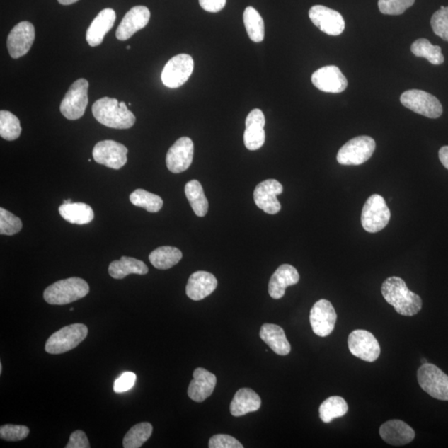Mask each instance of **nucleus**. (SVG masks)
I'll list each match as a JSON object with an SVG mask.
<instances>
[{
	"mask_svg": "<svg viewBox=\"0 0 448 448\" xmlns=\"http://www.w3.org/2000/svg\"><path fill=\"white\" fill-rule=\"evenodd\" d=\"M309 17L320 30L331 36H338L344 32L345 23L339 12L323 6H315L309 11Z\"/></svg>",
	"mask_w": 448,
	"mask_h": 448,
	"instance_id": "15",
	"label": "nucleus"
},
{
	"mask_svg": "<svg viewBox=\"0 0 448 448\" xmlns=\"http://www.w3.org/2000/svg\"><path fill=\"white\" fill-rule=\"evenodd\" d=\"M93 117L104 126L114 129H129L136 123V117L124 102L108 96L100 98L93 105Z\"/></svg>",
	"mask_w": 448,
	"mask_h": 448,
	"instance_id": "2",
	"label": "nucleus"
},
{
	"mask_svg": "<svg viewBox=\"0 0 448 448\" xmlns=\"http://www.w3.org/2000/svg\"><path fill=\"white\" fill-rule=\"evenodd\" d=\"M88 329L84 324L67 326L52 334L45 344L46 352L59 355L74 350L88 336Z\"/></svg>",
	"mask_w": 448,
	"mask_h": 448,
	"instance_id": "4",
	"label": "nucleus"
},
{
	"mask_svg": "<svg viewBox=\"0 0 448 448\" xmlns=\"http://www.w3.org/2000/svg\"><path fill=\"white\" fill-rule=\"evenodd\" d=\"M88 80L80 79L70 86L60 105L61 113L67 120H75L84 117L88 105Z\"/></svg>",
	"mask_w": 448,
	"mask_h": 448,
	"instance_id": "7",
	"label": "nucleus"
},
{
	"mask_svg": "<svg viewBox=\"0 0 448 448\" xmlns=\"http://www.w3.org/2000/svg\"><path fill=\"white\" fill-rule=\"evenodd\" d=\"M438 156H440V160L442 166L448 170V146L442 147Z\"/></svg>",
	"mask_w": 448,
	"mask_h": 448,
	"instance_id": "46",
	"label": "nucleus"
},
{
	"mask_svg": "<svg viewBox=\"0 0 448 448\" xmlns=\"http://www.w3.org/2000/svg\"><path fill=\"white\" fill-rule=\"evenodd\" d=\"M404 107L428 118L436 119L442 114V105L435 96L421 90L404 91L401 98Z\"/></svg>",
	"mask_w": 448,
	"mask_h": 448,
	"instance_id": "9",
	"label": "nucleus"
},
{
	"mask_svg": "<svg viewBox=\"0 0 448 448\" xmlns=\"http://www.w3.org/2000/svg\"><path fill=\"white\" fill-rule=\"evenodd\" d=\"M418 381L423 390L438 401H448V375L432 364H422Z\"/></svg>",
	"mask_w": 448,
	"mask_h": 448,
	"instance_id": "8",
	"label": "nucleus"
},
{
	"mask_svg": "<svg viewBox=\"0 0 448 448\" xmlns=\"http://www.w3.org/2000/svg\"><path fill=\"white\" fill-rule=\"evenodd\" d=\"M348 409V404L343 398L332 396L321 403L319 408L320 418L322 422L329 423L335 418L345 416Z\"/></svg>",
	"mask_w": 448,
	"mask_h": 448,
	"instance_id": "33",
	"label": "nucleus"
},
{
	"mask_svg": "<svg viewBox=\"0 0 448 448\" xmlns=\"http://www.w3.org/2000/svg\"><path fill=\"white\" fill-rule=\"evenodd\" d=\"M227 0H199L200 6L204 11L210 13H218L226 6Z\"/></svg>",
	"mask_w": 448,
	"mask_h": 448,
	"instance_id": "45",
	"label": "nucleus"
},
{
	"mask_svg": "<svg viewBox=\"0 0 448 448\" xmlns=\"http://www.w3.org/2000/svg\"><path fill=\"white\" fill-rule=\"evenodd\" d=\"M115 19L117 14L113 8H105L96 16L86 35L91 47L99 46L103 42L105 35L113 28Z\"/></svg>",
	"mask_w": 448,
	"mask_h": 448,
	"instance_id": "25",
	"label": "nucleus"
},
{
	"mask_svg": "<svg viewBox=\"0 0 448 448\" xmlns=\"http://www.w3.org/2000/svg\"><path fill=\"white\" fill-rule=\"evenodd\" d=\"M192 381L188 389V395L197 403H202L213 394L217 384L214 374L204 368H197L193 374Z\"/></svg>",
	"mask_w": 448,
	"mask_h": 448,
	"instance_id": "21",
	"label": "nucleus"
},
{
	"mask_svg": "<svg viewBox=\"0 0 448 448\" xmlns=\"http://www.w3.org/2000/svg\"><path fill=\"white\" fill-rule=\"evenodd\" d=\"M137 381V374L133 372H125L115 380L114 383V391L115 393H124L131 389Z\"/></svg>",
	"mask_w": 448,
	"mask_h": 448,
	"instance_id": "43",
	"label": "nucleus"
},
{
	"mask_svg": "<svg viewBox=\"0 0 448 448\" xmlns=\"http://www.w3.org/2000/svg\"><path fill=\"white\" fill-rule=\"evenodd\" d=\"M66 448H89L90 443L86 433L81 430H76L71 433L69 442Z\"/></svg>",
	"mask_w": 448,
	"mask_h": 448,
	"instance_id": "44",
	"label": "nucleus"
},
{
	"mask_svg": "<svg viewBox=\"0 0 448 448\" xmlns=\"http://www.w3.org/2000/svg\"><path fill=\"white\" fill-rule=\"evenodd\" d=\"M350 353L360 360L374 362L379 357L380 346L374 335L367 331L355 330L349 335Z\"/></svg>",
	"mask_w": 448,
	"mask_h": 448,
	"instance_id": "12",
	"label": "nucleus"
},
{
	"mask_svg": "<svg viewBox=\"0 0 448 448\" xmlns=\"http://www.w3.org/2000/svg\"><path fill=\"white\" fill-rule=\"evenodd\" d=\"M22 127L16 115L8 110L0 112V136L6 141H14L21 137Z\"/></svg>",
	"mask_w": 448,
	"mask_h": 448,
	"instance_id": "37",
	"label": "nucleus"
},
{
	"mask_svg": "<svg viewBox=\"0 0 448 448\" xmlns=\"http://www.w3.org/2000/svg\"><path fill=\"white\" fill-rule=\"evenodd\" d=\"M311 81L316 88L329 93L344 91L348 81L338 67L326 66L318 69L311 76Z\"/></svg>",
	"mask_w": 448,
	"mask_h": 448,
	"instance_id": "18",
	"label": "nucleus"
},
{
	"mask_svg": "<svg viewBox=\"0 0 448 448\" xmlns=\"http://www.w3.org/2000/svg\"><path fill=\"white\" fill-rule=\"evenodd\" d=\"M379 435L390 445L403 446L411 442L415 432L406 423L398 419L384 423L379 428Z\"/></svg>",
	"mask_w": 448,
	"mask_h": 448,
	"instance_id": "22",
	"label": "nucleus"
},
{
	"mask_svg": "<svg viewBox=\"0 0 448 448\" xmlns=\"http://www.w3.org/2000/svg\"><path fill=\"white\" fill-rule=\"evenodd\" d=\"M282 192L283 187L277 180H267L260 183L253 194L255 204L265 213L277 214L282 208L277 196L282 194Z\"/></svg>",
	"mask_w": 448,
	"mask_h": 448,
	"instance_id": "16",
	"label": "nucleus"
},
{
	"mask_svg": "<svg viewBox=\"0 0 448 448\" xmlns=\"http://www.w3.org/2000/svg\"><path fill=\"white\" fill-rule=\"evenodd\" d=\"M431 26L436 35L448 42V7L441 6L433 13Z\"/></svg>",
	"mask_w": 448,
	"mask_h": 448,
	"instance_id": "40",
	"label": "nucleus"
},
{
	"mask_svg": "<svg viewBox=\"0 0 448 448\" xmlns=\"http://www.w3.org/2000/svg\"><path fill=\"white\" fill-rule=\"evenodd\" d=\"M421 363H422V364H427V360H425V359H423V360H421Z\"/></svg>",
	"mask_w": 448,
	"mask_h": 448,
	"instance_id": "49",
	"label": "nucleus"
},
{
	"mask_svg": "<svg viewBox=\"0 0 448 448\" xmlns=\"http://www.w3.org/2000/svg\"><path fill=\"white\" fill-rule=\"evenodd\" d=\"M59 214L69 223L84 225L91 223L94 219V212L88 205L84 203L62 204Z\"/></svg>",
	"mask_w": 448,
	"mask_h": 448,
	"instance_id": "29",
	"label": "nucleus"
},
{
	"mask_svg": "<svg viewBox=\"0 0 448 448\" xmlns=\"http://www.w3.org/2000/svg\"><path fill=\"white\" fill-rule=\"evenodd\" d=\"M90 287L84 279L70 277L52 284L43 292L48 304L62 306L70 304L88 295Z\"/></svg>",
	"mask_w": 448,
	"mask_h": 448,
	"instance_id": "3",
	"label": "nucleus"
},
{
	"mask_svg": "<svg viewBox=\"0 0 448 448\" xmlns=\"http://www.w3.org/2000/svg\"><path fill=\"white\" fill-rule=\"evenodd\" d=\"M153 432V427L149 423H141L133 426L124 437L125 448H139L142 447Z\"/></svg>",
	"mask_w": 448,
	"mask_h": 448,
	"instance_id": "36",
	"label": "nucleus"
},
{
	"mask_svg": "<svg viewBox=\"0 0 448 448\" xmlns=\"http://www.w3.org/2000/svg\"><path fill=\"white\" fill-rule=\"evenodd\" d=\"M151 18V12L146 6H136L126 13L115 32L118 40L126 41L134 33L146 27Z\"/></svg>",
	"mask_w": 448,
	"mask_h": 448,
	"instance_id": "19",
	"label": "nucleus"
},
{
	"mask_svg": "<svg viewBox=\"0 0 448 448\" xmlns=\"http://www.w3.org/2000/svg\"><path fill=\"white\" fill-rule=\"evenodd\" d=\"M390 218L391 213L382 196L373 195L365 202L361 214V224L366 232H379L386 227Z\"/></svg>",
	"mask_w": 448,
	"mask_h": 448,
	"instance_id": "5",
	"label": "nucleus"
},
{
	"mask_svg": "<svg viewBox=\"0 0 448 448\" xmlns=\"http://www.w3.org/2000/svg\"><path fill=\"white\" fill-rule=\"evenodd\" d=\"M71 202H72V201H71V200H70V199H69V200H65V201L64 202V204H69V203H71Z\"/></svg>",
	"mask_w": 448,
	"mask_h": 448,
	"instance_id": "48",
	"label": "nucleus"
},
{
	"mask_svg": "<svg viewBox=\"0 0 448 448\" xmlns=\"http://www.w3.org/2000/svg\"><path fill=\"white\" fill-rule=\"evenodd\" d=\"M183 254L180 249L163 246L149 254V262L159 270H167L176 266L182 259Z\"/></svg>",
	"mask_w": 448,
	"mask_h": 448,
	"instance_id": "30",
	"label": "nucleus"
},
{
	"mask_svg": "<svg viewBox=\"0 0 448 448\" xmlns=\"http://www.w3.org/2000/svg\"><path fill=\"white\" fill-rule=\"evenodd\" d=\"M413 54L418 57H425L433 65H441L444 62V56L440 46L432 45L426 38H420L411 46Z\"/></svg>",
	"mask_w": 448,
	"mask_h": 448,
	"instance_id": "34",
	"label": "nucleus"
},
{
	"mask_svg": "<svg viewBox=\"0 0 448 448\" xmlns=\"http://www.w3.org/2000/svg\"><path fill=\"white\" fill-rule=\"evenodd\" d=\"M22 228L21 219L4 208L0 209V234L12 236L21 232Z\"/></svg>",
	"mask_w": 448,
	"mask_h": 448,
	"instance_id": "38",
	"label": "nucleus"
},
{
	"mask_svg": "<svg viewBox=\"0 0 448 448\" xmlns=\"http://www.w3.org/2000/svg\"><path fill=\"white\" fill-rule=\"evenodd\" d=\"M377 143L369 137H357L350 139L340 149L337 161L343 166H360L373 156Z\"/></svg>",
	"mask_w": 448,
	"mask_h": 448,
	"instance_id": "6",
	"label": "nucleus"
},
{
	"mask_svg": "<svg viewBox=\"0 0 448 448\" xmlns=\"http://www.w3.org/2000/svg\"><path fill=\"white\" fill-rule=\"evenodd\" d=\"M415 0H379L380 12L387 16H401L413 6Z\"/></svg>",
	"mask_w": 448,
	"mask_h": 448,
	"instance_id": "39",
	"label": "nucleus"
},
{
	"mask_svg": "<svg viewBox=\"0 0 448 448\" xmlns=\"http://www.w3.org/2000/svg\"><path fill=\"white\" fill-rule=\"evenodd\" d=\"M62 6H70V4L78 2L79 0H57Z\"/></svg>",
	"mask_w": 448,
	"mask_h": 448,
	"instance_id": "47",
	"label": "nucleus"
},
{
	"mask_svg": "<svg viewBox=\"0 0 448 448\" xmlns=\"http://www.w3.org/2000/svg\"><path fill=\"white\" fill-rule=\"evenodd\" d=\"M35 40V28L30 22L18 23L9 33L7 40L8 54L14 59L26 55Z\"/></svg>",
	"mask_w": 448,
	"mask_h": 448,
	"instance_id": "13",
	"label": "nucleus"
},
{
	"mask_svg": "<svg viewBox=\"0 0 448 448\" xmlns=\"http://www.w3.org/2000/svg\"><path fill=\"white\" fill-rule=\"evenodd\" d=\"M260 337L276 354L284 356L291 352V345L282 327L264 324L260 331Z\"/></svg>",
	"mask_w": 448,
	"mask_h": 448,
	"instance_id": "27",
	"label": "nucleus"
},
{
	"mask_svg": "<svg viewBox=\"0 0 448 448\" xmlns=\"http://www.w3.org/2000/svg\"><path fill=\"white\" fill-rule=\"evenodd\" d=\"M2 368H3L2 364H0V374L2 373Z\"/></svg>",
	"mask_w": 448,
	"mask_h": 448,
	"instance_id": "50",
	"label": "nucleus"
},
{
	"mask_svg": "<svg viewBox=\"0 0 448 448\" xmlns=\"http://www.w3.org/2000/svg\"><path fill=\"white\" fill-rule=\"evenodd\" d=\"M194 143L189 137H181L168 149L166 156L168 170L179 173L188 170L194 157Z\"/></svg>",
	"mask_w": 448,
	"mask_h": 448,
	"instance_id": "17",
	"label": "nucleus"
},
{
	"mask_svg": "<svg viewBox=\"0 0 448 448\" xmlns=\"http://www.w3.org/2000/svg\"><path fill=\"white\" fill-rule=\"evenodd\" d=\"M243 23L248 37L254 42H261L264 40V21L260 13L253 7L249 6L243 13Z\"/></svg>",
	"mask_w": 448,
	"mask_h": 448,
	"instance_id": "32",
	"label": "nucleus"
},
{
	"mask_svg": "<svg viewBox=\"0 0 448 448\" xmlns=\"http://www.w3.org/2000/svg\"><path fill=\"white\" fill-rule=\"evenodd\" d=\"M261 404V398L254 390L243 388L235 394L230 404V412L234 417H241L258 411Z\"/></svg>",
	"mask_w": 448,
	"mask_h": 448,
	"instance_id": "26",
	"label": "nucleus"
},
{
	"mask_svg": "<svg viewBox=\"0 0 448 448\" xmlns=\"http://www.w3.org/2000/svg\"><path fill=\"white\" fill-rule=\"evenodd\" d=\"M337 314L333 306L326 299H321L313 306L310 313V322L314 333L326 337L335 329Z\"/></svg>",
	"mask_w": 448,
	"mask_h": 448,
	"instance_id": "14",
	"label": "nucleus"
},
{
	"mask_svg": "<svg viewBox=\"0 0 448 448\" xmlns=\"http://www.w3.org/2000/svg\"><path fill=\"white\" fill-rule=\"evenodd\" d=\"M300 280L297 270L289 264H283L277 269L270 279L268 292L273 299H281L288 287L296 285Z\"/></svg>",
	"mask_w": 448,
	"mask_h": 448,
	"instance_id": "23",
	"label": "nucleus"
},
{
	"mask_svg": "<svg viewBox=\"0 0 448 448\" xmlns=\"http://www.w3.org/2000/svg\"><path fill=\"white\" fill-rule=\"evenodd\" d=\"M108 272L110 276L114 279H123L130 274L146 275L149 269L146 264L138 259L122 257L118 261L110 264Z\"/></svg>",
	"mask_w": 448,
	"mask_h": 448,
	"instance_id": "28",
	"label": "nucleus"
},
{
	"mask_svg": "<svg viewBox=\"0 0 448 448\" xmlns=\"http://www.w3.org/2000/svg\"><path fill=\"white\" fill-rule=\"evenodd\" d=\"M218 287L213 274L199 271L192 274L186 286V294L193 301H201L211 295Z\"/></svg>",
	"mask_w": 448,
	"mask_h": 448,
	"instance_id": "24",
	"label": "nucleus"
},
{
	"mask_svg": "<svg viewBox=\"0 0 448 448\" xmlns=\"http://www.w3.org/2000/svg\"><path fill=\"white\" fill-rule=\"evenodd\" d=\"M194 60L188 54L173 57L162 71L161 80L168 88H178L184 85L194 71Z\"/></svg>",
	"mask_w": 448,
	"mask_h": 448,
	"instance_id": "10",
	"label": "nucleus"
},
{
	"mask_svg": "<svg viewBox=\"0 0 448 448\" xmlns=\"http://www.w3.org/2000/svg\"><path fill=\"white\" fill-rule=\"evenodd\" d=\"M127 50H131V46H127Z\"/></svg>",
	"mask_w": 448,
	"mask_h": 448,
	"instance_id": "51",
	"label": "nucleus"
},
{
	"mask_svg": "<svg viewBox=\"0 0 448 448\" xmlns=\"http://www.w3.org/2000/svg\"><path fill=\"white\" fill-rule=\"evenodd\" d=\"M30 428L22 425H6L0 427V437L8 442L23 440L30 435Z\"/></svg>",
	"mask_w": 448,
	"mask_h": 448,
	"instance_id": "41",
	"label": "nucleus"
},
{
	"mask_svg": "<svg viewBox=\"0 0 448 448\" xmlns=\"http://www.w3.org/2000/svg\"><path fill=\"white\" fill-rule=\"evenodd\" d=\"M128 149L117 142L107 141L96 143L93 148L94 161L113 170H120L127 162Z\"/></svg>",
	"mask_w": 448,
	"mask_h": 448,
	"instance_id": "11",
	"label": "nucleus"
},
{
	"mask_svg": "<svg viewBox=\"0 0 448 448\" xmlns=\"http://www.w3.org/2000/svg\"><path fill=\"white\" fill-rule=\"evenodd\" d=\"M130 201L133 205L141 207L149 213H157L162 209L163 205V200L160 196L142 189L134 190L130 195Z\"/></svg>",
	"mask_w": 448,
	"mask_h": 448,
	"instance_id": "35",
	"label": "nucleus"
},
{
	"mask_svg": "<svg viewBox=\"0 0 448 448\" xmlns=\"http://www.w3.org/2000/svg\"><path fill=\"white\" fill-rule=\"evenodd\" d=\"M209 448H243L242 443L232 436L217 435L210 438Z\"/></svg>",
	"mask_w": 448,
	"mask_h": 448,
	"instance_id": "42",
	"label": "nucleus"
},
{
	"mask_svg": "<svg viewBox=\"0 0 448 448\" xmlns=\"http://www.w3.org/2000/svg\"><path fill=\"white\" fill-rule=\"evenodd\" d=\"M381 292L385 301L394 306L395 311L404 316H413L421 311L420 297L408 288L402 278L391 277L383 283Z\"/></svg>",
	"mask_w": 448,
	"mask_h": 448,
	"instance_id": "1",
	"label": "nucleus"
},
{
	"mask_svg": "<svg viewBox=\"0 0 448 448\" xmlns=\"http://www.w3.org/2000/svg\"><path fill=\"white\" fill-rule=\"evenodd\" d=\"M266 123L264 114L260 109H254L246 119L243 141L249 151H257L265 142L264 126Z\"/></svg>",
	"mask_w": 448,
	"mask_h": 448,
	"instance_id": "20",
	"label": "nucleus"
},
{
	"mask_svg": "<svg viewBox=\"0 0 448 448\" xmlns=\"http://www.w3.org/2000/svg\"><path fill=\"white\" fill-rule=\"evenodd\" d=\"M185 193L195 214L199 217H205L208 213L209 202L200 183L195 180L188 182Z\"/></svg>",
	"mask_w": 448,
	"mask_h": 448,
	"instance_id": "31",
	"label": "nucleus"
}]
</instances>
